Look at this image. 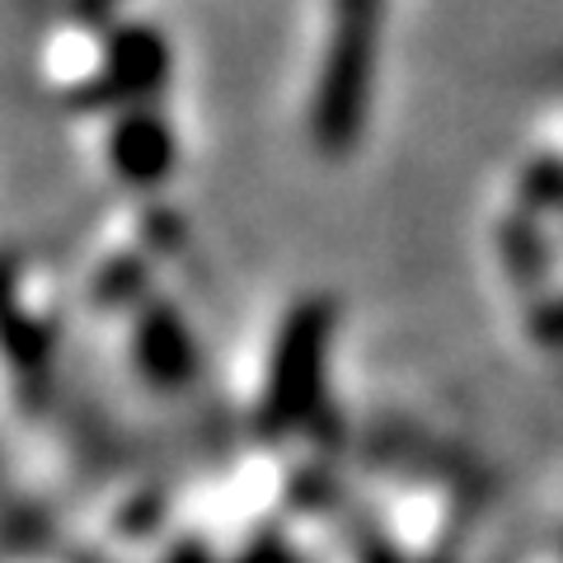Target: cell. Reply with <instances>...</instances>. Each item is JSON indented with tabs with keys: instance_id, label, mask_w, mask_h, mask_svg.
Masks as SVG:
<instances>
[{
	"instance_id": "3",
	"label": "cell",
	"mask_w": 563,
	"mask_h": 563,
	"mask_svg": "<svg viewBox=\"0 0 563 563\" xmlns=\"http://www.w3.org/2000/svg\"><path fill=\"white\" fill-rule=\"evenodd\" d=\"M109 146H113L128 179H155V174H165V165H169V136L151 113H136L128 122H118Z\"/></svg>"
},
{
	"instance_id": "2",
	"label": "cell",
	"mask_w": 563,
	"mask_h": 563,
	"mask_svg": "<svg viewBox=\"0 0 563 563\" xmlns=\"http://www.w3.org/2000/svg\"><path fill=\"white\" fill-rule=\"evenodd\" d=\"M324 343H329V306L310 301L296 306L273 352V376H268V399H263V418L268 428L306 418V404L320 395V372H324Z\"/></svg>"
},
{
	"instance_id": "1",
	"label": "cell",
	"mask_w": 563,
	"mask_h": 563,
	"mask_svg": "<svg viewBox=\"0 0 563 563\" xmlns=\"http://www.w3.org/2000/svg\"><path fill=\"white\" fill-rule=\"evenodd\" d=\"M385 0H333V29L310 103V128L324 155H347L362 132L366 90L376 62V24Z\"/></svg>"
}]
</instances>
